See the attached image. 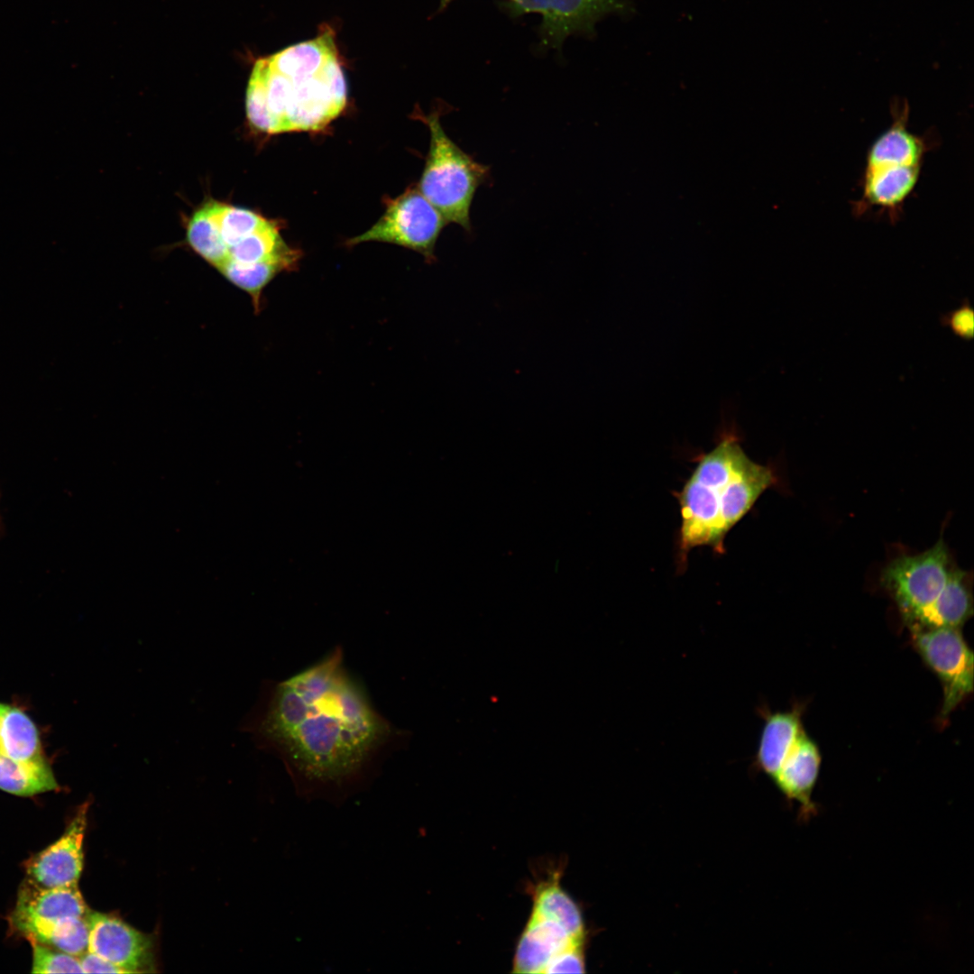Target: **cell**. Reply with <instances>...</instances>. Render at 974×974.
Returning a JSON list of instances; mask_svg holds the SVG:
<instances>
[{
    "instance_id": "obj_1",
    "label": "cell",
    "mask_w": 974,
    "mask_h": 974,
    "mask_svg": "<svg viewBox=\"0 0 974 974\" xmlns=\"http://www.w3.org/2000/svg\"><path fill=\"white\" fill-rule=\"evenodd\" d=\"M240 730L282 761L298 795L333 803L365 786L404 740L347 671L339 647L282 681H265Z\"/></svg>"
},
{
    "instance_id": "obj_2",
    "label": "cell",
    "mask_w": 974,
    "mask_h": 974,
    "mask_svg": "<svg viewBox=\"0 0 974 974\" xmlns=\"http://www.w3.org/2000/svg\"><path fill=\"white\" fill-rule=\"evenodd\" d=\"M776 482L771 467L744 452L735 426L723 425L716 446L698 456L692 474L675 493L681 515L679 570L684 571L695 547H709L722 555L727 534Z\"/></svg>"
},
{
    "instance_id": "obj_3",
    "label": "cell",
    "mask_w": 974,
    "mask_h": 974,
    "mask_svg": "<svg viewBox=\"0 0 974 974\" xmlns=\"http://www.w3.org/2000/svg\"><path fill=\"white\" fill-rule=\"evenodd\" d=\"M261 81L277 133L319 130L345 108L346 81L334 31L259 59Z\"/></svg>"
},
{
    "instance_id": "obj_4",
    "label": "cell",
    "mask_w": 974,
    "mask_h": 974,
    "mask_svg": "<svg viewBox=\"0 0 974 974\" xmlns=\"http://www.w3.org/2000/svg\"><path fill=\"white\" fill-rule=\"evenodd\" d=\"M891 115L890 125L868 150L860 197L853 211L861 216L878 209L896 222L917 185L930 142L909 129L905 101L894 102Z\"/></svg>"
},
{
    "instance_id": "obj_5",
    "label": "cell",
    "mask_w": 974,
    "mask_h": 974,
    "mask_svg": "<svg viewBox=\"0 0 974 974\" xmlns=\"http://www.w3.org/2000/svg\"><path fill=\"white\" fill-rule=\"evenodd\" d=\"M428 127L430 145L418 189L447 224L471 231L470 209L477 188L490 178V168L476 161L445 133L439 114L418 116Z\"/></svg>"
},
{
    "instance_id": "obj_6",
    "label": "cell",
    "mask_w": 974,
    "mask_h": 974,
    "mask_svg": "<svg viewBox=\"0 0 974 974\" xmlns=\"http://www.w3.org/2000/svg\"><path fill=\"white\" fill-rule=\"evenodd\" d=\"M447 223L418 188H408L387 203L382 216L366 232L353 237L349 245L383 242L403 246L433 262L436 240Z\"/></svg>"
},
{
    "instance_id": "obj_7",
    "label": "cell",
    "mask_w": 974,
    "mask_h": 974,
    "mask_svg": "<svg viewBox=\"0 0 974 974\" xmlns=\"http://www.w3.org/2000/svg\"><path fill=\"white\" fill-rule=\"evenodd\" d=\"M951 567L948 548L940 538L924 552L893 559L880 579L907 623L937 598Z\"/></svg>"
},
{
    "instance_id": "obj_8",
    "label": "cell",
    "mask_w": 974,
    "mask_h": 974,
    "mask_svg": "<svg viewBox=\"0 0 974 974\" xmlns=\"http://www.w3.org/2000/svg\"><path fill=\"white\" fill-rule=\"evenodd\" d=\"M912 639L923 661L941 681L945 718L973 690V654L960 628L910 627Z\"/></svg>"
},
{
    "instance_id": "obj_9",
    "label": "cell",
    "mask_w": 974,
    "mask_h": 974,
    "mask_svg": "<svg viewBox=\"0 0 974 974\" xmlns=\"http://www.w3.org/2000/svg\"><path fill=\"white\" fill-rule=\"evenodd\" d=\"M515 14L535 13L542 17L540 32L544 44L559 47L570 35L592 33L596 22L627 5L620 0H510Z\"/></svg>"
},
{
    "instance_id": "obj_10",
    "label": "cell",
    "mask_w": 974,
    "mask_h": 974,
    "mask_svg": "<svg viewBox=\"0 0 974 974\" xmlns=\"http://www.w3.org/2000/svg\"><path fill=\"white\" fill-rule=\"evenodd\" d=\"M87 921L89 951L110 961L124 973L155 971L150 936L120 918L103 913L89 912Z\"/></svg>"
},
{
    "instance_id": "obj_11",
    "label": "cell",
    "mask_w": 974,
    "mask_h": 974,
    "mask_svg": "<svg viewBox=\"0 0 974 974\" xmlns=\"http://www.w3.org/2000/svg\"><path fill=\"white\" fill-rule=\"evenodd\" d=\"M87 809V804L82 805L60 838L28 860L27 881L41 887L78 884L83 868Z\"/></svg>"
},
{
    "instance_id": "obj_12",
    "label": "cell",
    "mask_w": 974,
    "mask_h": 974,
    "mask_svg": "<svg viewBox=\"0 0 974 974\" xmlns=\"http://www.w3.org/2000/svg\"><path fill=\"white\" fill-rule=\"evenodd\" d=\"M820 765L819 749L803 730L773 778L789 800L799 804L801 817L806 820L817 813L812 795L819 775Z\"/></svg>"
},
{
    "instance_id": "obj_13",
    "label": "cell",
    "mask_w": 974,
    "mask_h": 974,
    "mask_svg": "<svg viewBox=\"0 0 974 974\" xmlns=\"http://www.w3.org/2000/svg\"><path fill=\"white\" fill-rule=\"evenodd\" d=\"M555 921L531 913L516 945L514 973H543L550 960L576 940Z\"/></svg>"
},
{
    "instance_id": "obj_14",
    "label": "cell",
    "mask_w": 974,
    "mask_h": 974,
    "mask_svg": "<svg viewBox=\"0 0 974 974\" xmlns=\"http://www.w3.org/2000/svg\"><path fill=\"white\" fill-rule=\"evenodd\" d=\"M10 922L30 942L41 943L76 957L88 951L87 915L48 920L12 914Z\"/></svg>"
},
{
    "instance_id": "obj_15",
    "label": "cell",
    "mask_w": 974,
    "mask_h": 974,
    "mask_svg": "<svg viewBox=\"0 0 974 974\" xmlns=\"http://www.w3.org/2000/svg\"><path fill=\"white\" fill-rule=\"evenodd\" d=\"M87 905L78 884L60 887H41L26 879L19 889L12 914L40 919L84 917Z\"/></svg>"
},
{
    "instance_id": "obj_16",
    "label": "cell",
    "mask_w": 974,
    "mask_h": 974,
    "mask_svg": "<svg viewBox=\"0 0 974 974\" xmlns=\"http://www.w3.org/2000/svg\"><path fill=\"white\" fill-rule=\"evenodd\" d=\"M968 579L966 572L951 567L940 594L932 604L907 622L908 627L960 628L973 612Z\"/></svg>"
},
{
    "instance_id": "obj_17",
    "label": "cell",
    "mask_w": 974,
    "mask_h": 974,
    "mask_svg": "<svg viewBox=\"0 0 974 974\" xmlns=\"http://www.w3.org/2000/svg\"><path fill=\"white\" fill-rule=\"evenodd\" d=\"M756 762L772 779L776 775L793 743L804 730L797 708L787 712L764 713Z\"/></svg>"
},
{
    "instance_id": "obj_18",
    "label": "cell",
    "mask_w": 974,
    "mask_h": 974,
    "mask_svg": "<svg viewBox=\"0 0 974 974\" xmlns=\"http://www.w3.org/2000/svg\"><path fill=\"white\" fill-rule=\"evenodd\" d=\"M562 871L556 870L532 888V912L562 925L573 937L585 938L582 912L560 885Z\"/></svg>"
},
{
    "instance_id": "obj_19",
    "label": "cell",
    "mask_w": 974,
    "mask_h": 974,
    "mask_svg": "<svg viewBox=\"0 0 974 974\" xmlns=\"http://www.w3.org/2000/svg\"><path fill=\"white\" fill-rule=\"evenodd\" d=\"M0 753L17 761L44 759L37 727L20 708L0 703Z\"/></svg>"
},
{
    "instance_id": "obj_20",
    "label": "cell",
    "mask_w": 974,
    "mask_h": 974,
    "mask_svg": "<svg viewBox=\"0 0 974 974\" xmlns=\"http://www.w3.org/2000/svg\"><path fill=\"white\" fill-rule=\"evenodd\" d=\"M58 783L46 759L17 761L0 753V789L32 796L57 789Z\"/></svg>"
},
{
    "instance_id": "obj_21",
    "label": "cell",
    "mask_w": 974,
    "mask_h": 974,
    "mask_svg": "<svg viewBox=\"0 0 974 974\" xmlns=\"http://www.w3.org/2000/svg\"><path fill=\"white\" fill-rule=\"evenodd\" d=\"M205 206L217 225L226 247V253L229 247L271 223L262 216L245 208L216 201L208 202Z\"/></svg>"
},
{
    "instance_id": "obj_22",
    "label": "cell",
    "mask_w": 974,
    "mask_h": 974,
    "mask_svg": "<svg viewBox=\"0 0 974 974\" xmlns=\"http://www.w3.org/2000/svg\"><path fill=\"white\" fill-rule=\"evenodd\" d=\"M187 238L191 248L212 266L219 270L225 263L226 247L205 205L189 220Z\"/></svg>"
},
{
    "instance_id": "obj_23",
    "label": "cell",
    "mask_w": 974,
    "mask_h": 974,
    "mask_svg": "<svg viewBox=\"0 0 974 974\" xmlns=\"http://www.w3.org/2000/svg\"><path fill=\"white\" fill-rule=\"evenodd\" d=\"M31 944L32 973H83L78 957L41 943Z\"/></svg>"
},
{
    "instance_id": "obj_24",
    "label": "cell",
    "mask_w": 974,
    "mask_h": 974,
    "mask_svg": "<svg viewBox=\"0 0 974 974\" xmlns=\"http://www.w3.org/2000/svg\"><path fill=\"white\" fill-rule=\"evenodd\" d=\"M584 940H576L557 952L550 960L543 973L585 972Z\"/></svg>"
},
{
    "instance_id": "obj_25",
    "label": "cell",
    "mask_w": 974,
    "mask_h": 974,
    "mask_svg": "<svg viewBox=\"0 0 974 974\" xmlns=\"http://www.w3.org/2000/svg\"><path fill=\"white\" fill-rule=\"evenodd\" d=\"M941 323L957 336L971 340L974 334V314L969 300L965 299L960 308L942 316Z\"/></svg>"
},
{
    "instance_id": "obj_26",
    "label": "cell",
    "mask_w": 974,
    "mask_h": 974,
    "mask_svg": "<svg viewBox=\"0 0 974 974\" xmlns=\"http://www.w3.org/2000/svg\"><path fill=\"white\" fill-rule=\"evenodd\" d=\"M78 959L83 973H124L117 966L89 951H87Z\"/></svg>"
},
{
    "instance_id": "obj_27",
    "label": "cell",
    "mask_w": 974,
    "mask_h": 974,
    "mask_svg": "<svg viewBox=\"0 0 974 974\" xmlns=\"http://www.w3.org/2000/svg\"><path fill=\"white\" fill-rule=\"evenodd\" d=\"M440 1H441V7H445V6H446V5H448V4L450 3V2H452V1H454V0H440ZM509 1H510V0H509Z\"/></svg>"
}]
</instances>
